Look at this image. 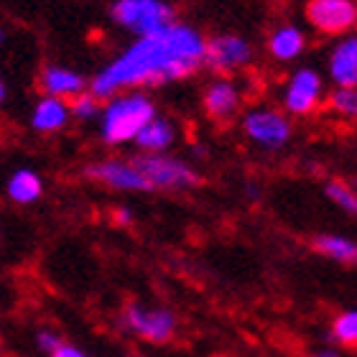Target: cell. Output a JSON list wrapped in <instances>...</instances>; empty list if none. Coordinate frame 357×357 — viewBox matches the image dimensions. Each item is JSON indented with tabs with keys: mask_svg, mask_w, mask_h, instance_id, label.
Instances as JSON below:
<instances>
[{
	"mask_svg": "<svg viewBox=\"0 0 357 357\" xmlns=\"http://www.w3.org/2000/svg\"><path fill=\"white\" fill-rule=\"evenodd\" d=\"M204 59V36L189 23L174 21L158 33L135 38L126 52L97 72L87 84V92L100 102L130 92L151 89L161 84L181 82L202 69Z\"/></svg>",
	"mask_w": 357,
	"mask_h": 357,
	"instance_id": "1",
	"label": "cell"
},
{
	"mask_svg": "<svg viewBox=\"0 0 357 357\" xmlns=\"http://www.w3.org/2000/svg\"><path fill=\"white\" fill-rule=\"evenodd\" d=\"M158 115L156 102L149 92L130 89L105 100L100 110V138L105 146H126L133 143L141 128Z\"/></svg>",
	"mask_w": 357,
	"mask_h": 357,
	"instance_id": "2",
	"label": "cell"
},
{
	"mask_svg": "<svg viewBox=\"0 0 357 357\" xmlns=\"http://www.w3.org/2000/svg\"><path fill=\"white\" fill-rule=\"evenodd\" d=\"M130 161L153 192H184L202 184V174L192 164L169 153H138L130 156Z\"/></svg>",
	"mask_w": 357,
	"mask_h": 357,
	"instance_id": "3",
	"label": "cell"
},
{
	"mask_svg": "<svg viewBox=\"0 0 357 357\" xmlns=\"http://www.w3.org/2000/svg\"><path fill=\"white\" fill-rule=\"evenodd\" d=\"M110 18L115 26L141 38L172 26L176 10L166 0H115L110 6Z\"/></svg>",
	"mask_w": 357,
	"mask_h": 357,
	"instance_id": "4",
	"label": "cell"
},
{
	"mask_svg": "<svg viewBox=\"0 0 357 357\" xmlns=\"http://www.w3.org/2000/svg\"><path fill=\"white\" fill-rule=\"evenodd\" d=\"M118 324L126 335H133L151 344H166L176 335L178 319L166 306H146L133 301L120 312Z\"/></svg>",
	"mask_w": 357,
	"mask_h": 357,
	"instance_id": "5",
	"label": "cell"
},
{
	"mask_svg": "<svg viewBox=\"0 0 357 357\" xmlns=\"http://www.w3.org/2000/svg\"><path fill=\"white\" fill-rule=\"evenodd\" d=\"M243 135L263 151H281L291 141L294 126L289 115L275 107H253L240 120Z\"/></svg>",
	"mask_w": 357,
	"mask_h": 357,
	"instance_id": "6",
	"label": "cell"
},
{
	"mask_svg": "<svg viewBox=\"0 0 357 357\" xmlns=\"http://www.w3.org/2000/svg\"><path fill=\"white\" fill-rule=\"evenodd\" d=\"M253 46L238 33H217L204 38V59L202 67H207L217 77H230L240 69L253 64Z\"/></svg>",
	"mask_w": 357,
	"mask_h": 357,
	"instance_id": "7",
	"label": "cell"
},
{
	"mask_svg": "<svg viewBox=\"0 0 357 357\" xmlns=\"http://www.w3.org/2000/svg\"><path fill=\"white\" fill-rule=\"evenodd\" d=\"M324 102V79L317 69L301 67L289 77V82L281 92V105L286 115L306 118L317 112Z\"/></svg>",
	"mask_w": 357,
	"mask_h": 357,
	"instance_id": "8",
	"label": "cell"
},
{
	"mask_svg": "<svg viewBox=\"0 0 357 357\" xmlns=\"http://www.w3.org/2000/svg\"><path fill=\"white\" fill-rule=\"evenodd\" d=\"M304 15L321 36H350L357 23L355 0H306Z\"/></svg>",
	"mask_w": 357,
	"mask_h": 357,
	"instance_id": "9",
	"label": "cell"
},
{
	"mask_svg": "<svg viewBox=\"0 0 357 357\" xmlns=\"http://www.w3.org/2000/svg\"><path fill=\"white\" fill-rule=\"evenodd\" d=\"M84 176L100 186L115 189V192H130V194L153 192L151 184L143 178V174L135 169V164L130 158H102V161L87 164Z\"/></svg>",
	"mask_w": 357,
	"mask_h": 357,
	"instance_id": "10",
	"label": "cell"
},
{
	"mask_svg": "<svg viewBox=\"0 0 357 357\" xmlns=\"http://www.w3.org/2000/svg\"><path fill=\"white\" fill-rule=\"evenodd\" d=\"M202 107L207 112V118L217 120V123H227L243 107V89L238 82H232L230 77H217L215 82L204 87Z\"/></svg>",
	"mask_w": 357,
	"mask_h": 357,
	"instance_id": "11",
	"label": "cell"
},
{
	"mask_svg": "<svg viewBox=\"0 0 357 357\" xmlns=\"http://www.w3.org/2000/svg\"><path fill=\"white\" fill-rule=\"evenodd\" d=\"M89 79L77 72L72 67H59V64H49V67L41 69V77H38V87L46 97H56V100H75L77 95L87 92Z\"/></svg>",
	"mask_w": 357,
	"mask_h": 357,
	"instance_id": "12",
	"label": "cell"
},
{
	"mask_svg": "<svg viewBox=\"0 0 357 357\" xmlns=\"http://www.w3.org/2000/svg\"><path fill=\"white\" fill-rule=\"evenodd\" d=\"M329 77L335 87H355L357 84V38L344 36L329 54Z\"/></svg>",
	"mask_w": 357,
	"mask_h": 357,
	"instance_id": "13",
	"label": "cell"
},
{
	"mask_svg": "<svg viewBox=\"0 0 357 357\" xmlns=\"http://www.w3.org/2000/svg\"><path fill=\"white\" fill-rule=\"evenodd\" d=\"M69 105L64 100H56V97H46L41 95L33 110H31V128L41 135H52L64 130L69 123Z\"/></svg>",
	"mask_w": 357,
	"mask_h": 357,
	"instance_id": "14",
	"label": "cell"
},
{
	"mask_svg": "<svg viewBox=\"0 0 357 357\" xmlns=\"http://www.w3.org/2000/svg\"><path fill=\"white\" fill-rule=\"evenodd\" d=\"M176 123L172 118H161L156 115L153 120H149L141 128V133L135 135V146L141 153H166L176 143Z\"/></svg>",
	"mask_w": 357,
	"mask_h": 357,
	"instance_id": "15",
	"label": "cell"
},
{
	"mask_svg": "<svg viewBox=\"0 0 357 357\" xmlns=\"http://www.w3.org/2000/svg\"><path fill=\"white\" fill-rule=\"evenodd\" d=\"M306 49V36L304 31L294 26V23H283L278 29L271 31L268 36V54L275 61H294L298 59Z\"/></svg>",
	"mask_w": 357,
	"mask_h": 357,
	"instance_id": "16",
	"label": "cell"
},
{
	"mask_svg": "<svg viewBox=\"0 0 357 357\" xmlns=\"http://www.w3.org/2000/svg\"><path fill=\"white\" fill-rule=\"evenodd\" d=\"M312 245L319 255L335 263H342V266H355L357 261V243L347 235H335V232L317 235L312 240Z\"/></svg>",
	"mask_w": 357,
	"mask_h": 357,
	"instance_id": "17",
	"label": "cell"
},
{
	"mask_svg": "<svg viewBox=\"0 0 357 357\" xmlns=\"http://www.w3.org/2000/svg\"><path fill=\"white\" fill-rule=\"evenodd\" d=\"M44 194V178L33 169H18L8 178V197L15 204H33Z\"/></svg>",
	"mask_w": 357,
	"mask_h": 357,
	"instance_id": "18",
	"label": "cell"
},
{
	"mask_svg": "<svg viewBox=\"0 0 357 357\" xmlns=\"http://www.w3.org/2000/svg\"><path fill=\"white\" fill-rule=\"evenodd\" d=\"M327 107L335 115L344 120H355L357 115V89L355 87H335L329 92V97L324 100Z\"/></svg>",
	"mask_w": 357,
	"mask_h": 357,
	"instance_id": "19",
	"label": "cell"
},
{
	"mask_svg": "<svg viewBox=\"0 0 357 357\" xmlns=\"http://www.w3.org/2000/svg\"><path fill=\"white\" fill-rule=\"evenodd\" d=\"M329 337H332L337 344H342V347H355V342H357V312L355 309H347V312L337 314V319L332 321V332H329Z\"/></svg>",
	"mask_w": 357,
	"mask_h": 357,
	"instance_id": "20",
	"label": "cell"
},
{
	"mask_svg": "<svg viewBox=\"0 0 357 357\" xmlns=\"http://www.w3.org/2000/svg\"><path fill=\"white\" fill-rule=\"evenodd\" d=\"M324 194H327V199L332 202L335 207H340L342 212H347V215H355V212H357L355 189H352L347 181H342V178H332V181H327V186H324Z\"/></svg>",
	"mask_w": 357,
	"mask_h": 357,
	"instance_id": "21",
	"label": "cell"
},
{
	"mask_svg": "<svg viewBox=\"0 0 357 357\" xmlns=\"http://www.w3.org/2000/svg\"><path fill=\"white\" fill-rule=\"evenodd\" d=\"M67 105H69V118L82 120V123L97 120L100 118V110H102V102H100L95 95H89V92L77 95L75 100H69Z\"/></svg>",
	"mask_w": 357,
	"mask_h": 357,
	"instance_id": "22",
	"label": "cell"
},
{
	"mask_svg": "<svg viewBox=\"0 0 357 357\" xmlns=\"http://www.w3.org/2000/svg\"><path fill=\"white\" fill-rule=\"evenodd\" d=\"M64 342V337L59 335V332H56V329H52V327H41L36 332V347H38V352H41V355H52L54 350H56V347H59V344Z\"/></svg>",
	"mask_w": 357,
	"mask_h": 357,
	"instance_id": "23",
	"label": "cell"
},
{
	"mask_svg": "<svg viewBox=\"0 0 357 357\" xmlns=\"http://www.w3.org/2000/svg\"><path fill=\"white\" fill-rule=\"evenodd\" d=\"M49 357H92V355H87V352H84L82 347H77V344L61 342Z\"/></svg>",
	"mask_w": 357,
	"mask_h": 357,
	"instance_id": "24",
	"label": "cell"
},
{
	"mask_svg": "<svg viewBox=\"0 0 357 357\" xmlns=\"http://www.w3.org/2000/svg\"><path fill=\"white\" fill-rule=\"evenodd\" d=\"M133 220H135V212L130 207H115V209H112V222L120 225V227L133 225Z\"/></svg>",
	"mask_w": 357,
	"mask_h": 357,
	"instance_id": "25",
	"label": "cell"
},
{
	"mask_svg": "<svg viewBox=\"0 0 357 357\" xmlns=\"http://www.w3.org/2000/svg\"><path fill=\"white\" fill-rule=\"evenodd\" d=\"M309 357H342V352L337 347H321V350H314Z\"/></svg>",
	"mask_w": 357,
	"mask_h": 357,
	"instance_id": "26",
	"label": "cell"
},
{
	"mask_svg": "<svg viewBox=\"0 0 357 357\" xmlns=\"http://www.w3.org/2000/svg\"><path fill=\"white\" fill-rule=\"evenodd\" d=\"M6 100V84H3V79H0V102Z\"/></svg>",
	"mask_w": 357,
	"mask_h": 357,
	"instance_id": "27",
	"label": "cell"
},
{
	"mask_svg": "<svg viewBox=\"0 0 357 357\" xmlns=\"http://www.w3.org/2000/svg\"><path fill=\"white\" fill-rule=\"evenodd\" d=\"M0 44H6V29H0Z\"/></svg>",
	"mask_w": 357,
	"mask_h": 357,
	"instance_id": "28",
	"label": "cell"
},
{
	"mask_svg": "<svg viewBox=\"0 0 357 357\" xmlns=\"http://www.w3.org/2000/svg\"><path fill=\"white\" fill-rule=\"evenodd\" d=\"M0 352H3V337H0Z\"/></svg>",
	"mask_w": 357,
	"mask_h": 357,
	"instance_id": "29",
	"label": "cell"
},
{
	"mask_svg": "<svg viewBox=\"0 0 357 357\" xmlns=\"http://www.w3.org/2000/svg\"><path fill=\"white\" fill-rule=\"evenodd\" d=\"M128 357H135V355H128Z\"/></svg>",
	"mask_w": 357,
	"mask_h": 357,
	"instance_id": "30",
	"label": "cell"
}]
</instances>
